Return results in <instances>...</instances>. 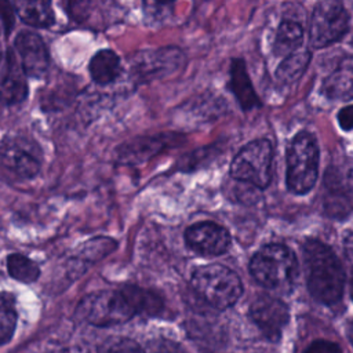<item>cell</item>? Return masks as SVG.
Instances as JSON below:
<instances>
[{
    "label": "cell",
    "mask_w": 353,
    "mask_h": 353,
    "mask_svg": "<svg viewBox=\"0 0 353 353\" xmlns=\"http://www.w3.org/2000/svg\"><path fill=\"white\" fill-rule=\"evenodd\" d=\"M349 29V12L341 0H320L310 18L309 43L323 48L339 41Z\"/></svg>",
    "instance_id": "52a82bcc"
},
{
    "label": "cell",
    "mask_w": 353,
    "mask_h": 353,
    "mask_svg": "<svg viewBox=\"0 0 353 353\" xmlns=\"http://www.w3.org/2000/svg\"><path fill=\"white\" fill-rule=\"evenodd\" d=\"M250 316L269 339L276 341L288 321V307L283 301L263 295L251 305Z\"/></svg>",
    "instance_id": "8fae6325"
},
{
    "label": "cell",
    "mask_w": 353,
    "mask_h": 353,
    "mask_svg": "<svg viewBox=\"0 0 353 353\" xmlns=\"http://www.w3.org/2000/svg\"><path fill=\"white\" fill-rule=\"evenodd\" d=\"M302 39H303V29L298 22L292 19L281 21L274 37V44H273L274 55L287 57L292 54L295 50L299 48Z\"/></svg>",
    "instance_id": "ac0fdd59"
},
{
    "label": "cell",
    "mask_w": 353,
    "mask_h": 353,
    "mask_svg": "<svg viewBox=\"0 0 353 353\" xmlns=\"http://www.w3.org/2000/svg\"><path fill=\"white\" fill-rule=\"evenodd\" d=\"M0 18L8 30L10 26H12V11L8 0H0Z\"/></svg>",
    "instance_id": "83f0119b"
},
{
    "label": "cell",
    "mask_w": 353,
    "mask_h": 353,
    "mask_svg": "<svg viewBox=\"0 0 353 353\" xmlns=\"http://www.w3.org/2000/svg\"><path fill=\"white\" fill-rule=\"evenodd\" d=\"M0 161L14 174L32 178L40 168V152L33 142L25 138H12L3 143Z\"/></svg>",
    "instance_id": "ba28073f"
},
{
    "label": "cell",
    "mask_w": 353,
    "mask_h": 353,
    "mask_svg": "<svg viewBox=\"0 0 353 353\" xmlns=\"http://www.w3.org/2000/svg\"><path fill=\"white\" fill-rule=\"evenodd\" d=\"M88 353H143V350L130 338L112 336L94 346Z\"/></svg>",
    "instance_id": "cb8c5ba5"
},
{
    "label": "cell",
    "mask_w": 353,
    "mask_h": 353,
    "mask_svg": "<svg viewBox=\"0 0 353 353\" xmlns=\"http://www.w3.org/2000/svg\"><path fill=\"white\" fill-rule=\"evenodd\" d=\"M346 334H347V338H349V341H350V343H352V346H353V320L347 324V327H346Z\"/></svg>",
    "instance_id": "4dcf8cb0"
},
{
    "label": "cell",
    "mask_w": 353,
    "mask_h": 353,
    "mask_svg": "<svg viewBox=\"0 0 353 353\" xmlns=\"http://www.w3.org/2000/svg\"><path fill=\"white\" fill-rule=\"evenodd\" d=\"M77 316L90 324L108 327L120 324L137 314L125 287L87 295L77 306Z\"/></svg>",
    "instance_id": "3957f363"
},
{
    "label": "cell",
    "mask_w": 353,
    "mask_h": 353,
    "mask_svg": "<svg viewBox=\"0 0 353 353\" xmlns=\"http://www.w3.org/2000/svg\"><path fill=\"white\" fill-rule=\"evenodd\" d=\"M319 146L306 131L298 132L287 150V186L296 194L307 193L317 179Z\"/></svg>",
    "instance_id": "277c9868"
},
{
    "label": "cell",
    "mask_w": 353,
    "mask_h": 353,
    "mask_svg": "<svg viewBox=\"0 0 353 353\" xmlns=\"http://www.w3.org/2000/svg\"><path fill=\"white\" fill-rule=\"evenodd\" d=\"M321 91L330 99L353 98V55L341 59L338 66L324 79Z\"/></svg>",
    "instance_id": "9a60e30c"
},
{
    "label": "cell",
    "mask_w": 353,
    "mask_h": 353,
    "mask_svg": "<svg viewBox=\"0 0 353 353\" xmlns=\"http://www.w3.org/2000/svg\"><path fill=\"white\" fill-rule=\"evenodd\" d=\"M163 146H164V139L161 137L139 139V141L128 143L121 150V157L123 159H141V157H146L148 154L150 156V154L159 152Z\"/></svg>",
    "instance_id": "603a6c76"
},
{
    "label": "cell",
    "mask_w": 353,
    "mask_h": 353,
    "mask_svg": "<svg viewBox=\"0 0 353 353\" xmlns=\"http://www.w3.org/2000/svg\"><path fill=\"white\" fill-rule=\"evenodd\" d=\"M0 58H1V44H0Z\"/></svg>",
    "instance_id": "836d02e7"
},
{
    "label": "cell",
    "mask_w": 353,
    "mask_h": 353,
    "mask_svg": "<svg viewBox=\"0 0 353 353\" xmlns=\"http://www.w3.org/2000/svg\"><path fill=\"white\" fill-rule=\"evenodd\" d=\"M153 6H159V7H165V6H171L172 3H175L176 0H146Z\"/></svg>",
    "instance_id": "f546056e"
},
{
    "label": "cell",
    "mask_w": 353,
    "mask_h": 353,
    "mask_svg": "<svg viewBox=\"0 0 353 353\" xmlns=\"http://www.w3.org/2000/svg\"><path fill=\"white\" fill-rule=\"evenodd\" d=\"M121 72L119 57L110 50L98 51L90 62V73L99 84L114 81Z\"/></svg>",
    "instance_id": "d6986e66"
},
{
    "label": "cell",
    "mask_w": 353,
    "mask_h": 353,
    "mask_svg": "<svg viewBox=\"0 0 353 353\" xmlns=\"http://www.w3.org/2000/svg\"><path fill=\"white\" fill-rule=\"evenodd\" d=\"M350 294H352V298H353V276H352V281H350Z\"/></svg>",
    "instance_id": "1f68e13d"
},
{
    "label": "cell",
    "mask_w": 353,
    "mask_h": 353,
    "mask_svg": "<svg viewBox=\"0 0 353 353\" xmlns=\"http://www.w3.org/2000/svg\"><path fill=\"white\" fill-rule=\"evenodd\" d=\"M25 72L12 52H8L4 69L0 74V102L15 105L22 102L28 94Z\"/></svg>",
    "instance_id": "5bb4252c"
},
{
    "label": "cell",
    "mask_w": 353,
    "mask_h": 353,
    "mask_svg": "<svg viewBox=\"0 0 353 353\" xmlns=\"http://www.w3.org/2000/svg\"><path fill=\"white\" fill-rule=\"evenodd\" d=\"M303 256L312 296L325 305L338 302L343 292L345 272L334 251L319 240H307Z\"/></svg>",
    "instance_id": "6da1fadb"
},
{
    "label": "cell",
    "mask_w": 353,
    "mask_h": 353,
    "mask_svg": "<svg viewBox=\"0 0 353 353\" xmlns=\"http://www.w3.org/2000/svg\"><path fill=\"white\" fill-rule=\"evenodd\" d=\"M250 272L261 285L274 288L295 277L298 262L287 245L268 244L252 256Z\"/></svg>",
    "instance_id": "5b68a950"
},
{
    "label": "cell",
    "mask_w": 353,
    "mask_h": 353,
    "mask_svg": "<svg viewBox=\"0 0 353 353\" xmlns=\"http://www.w3.org/2000/svg\"><path fill=\"white\" fill-rule=\"evenodd\" d=\"M338 124L342 130L345 131H352L353 130V103L343 106L338 112Z\"/></svg>",
    "instance_id": "4316f807"
},
{
    "label": "cell",
    "mask_w": 353,
    "mask_h": 353,
    "mask_svg": "<svg viewBox=\"0 0 353 353\" xmlns=\"http://www.w3.org/2000/svg\"><path fill=\"white\" fill-rule=\"evenodd\" d=\"M305 353H342V350L336 343L331 341L317 339L306 347Z\"/></svg>",
    "instance_id": "484cf974"
},
{
    "label": "cell",
    "mask_w": 353,
    "mask_h": 353,
    "mask_svg": "<svg viewBox=\"0 0 353 353\" xmlns=\"http://www.w3.org/2000/svg\"><path fill=\"white\" fill-rule=\"evenodd\" d=\"M19 17L36 28L50 26L54 21L51 0H14Z\"/></svg>",
    "instance_id": "e0dca14e"
},
{
    "label": "cell",
    "mask_w": 353,
    "mask_h": 353,
    "mask_svg": "<svg viewBox=\"0 0 353 353\" xmlns=\"http://www.w3.org/2000/svg\"><path fill=\"white\" fill-rule=\"evenodd\" d=\"M324 207L332 216L353 212V175L330 170L324 176Z\"/></svg>",
    "instance_id": "30bf717a"
},
{
    "label": "cell",
    "mask_w": 353,
    "mask_h": 353,
    "mask_svg": "<svg viewBox=\"0 0 353 353\" xmlns=\"http://www.w3.org/2000/svg\"><path fill=\"white\" fill-rule=\"evenodd\" d=\"M183 65V52L178 47H163L139 54L134 72L141 80H150L174 73Z\"/></svg>",
    "instance_id": "9c48e42d"
},
{
    "label": "cell",
    "mask_w": 353,
    "mask_h": 353,
    "mask_svg": "<svg viewBox=\"0 0 353 353\" xmlns=\"http://www.w3.org/2000/svg\"><path fill=\"white\" fill-rule=\"evenodd\" d=\"M273 149L268 139H255L234 156L230 164V175L256 188H265L272 176Z\"/></svg>",
    "instance_id": "8992f818"
},
{
    "label": "cell",
    "mask_w": 353,
    "mask_h": 353,
    "mask_svg": "<svg viewBox=\"0 0 353 353\" xmlns=\"http://www.w3.org/2000/svg\"><path fill=\"white\" fill-rule=\"evenodd\" d=\"M15 48L19 54V63L30 77H41L48 68V54L43 40L32 33L22 32L15 39Z\"/></svg>",
    "instance_id": "4fadbf2b"
},
{
    "label": "cell",
    "mask_w": 353,
    "mask_h": 353,
    "mask_svg": "<svg viewBox=\"0 0 353 353\" xmlns=\"http://www.w3.org/2000/svg\"><path fill=\"white\" fill-rule=\"evenodd\" d=\"M345 251H346V255L349 258L353 259V232H350L346 237H345Z\"/></svg>",
    "instance_id": "f1b7e54d"
},
{
    "label": "cell",
    "mask_w": 353,
    "mask_h": 353,
    "mask_svg": "<svg viewBox=\"0 0 353 353\" xmlns=\"http://www.w3.org/2000/svg\"><path fill=\"white\" fill-rule=\"evenodd\" d=\"M186 244L204 255L223 254L230 245L229 232L214 222H199L185 232Z\"/></svg>",
    "instance_id": "7c38bea8"
},
{
    "label": "cell",
    "mask_w": 353,
    "mask_h": 353,
    "mask_svg": "<svg viewBox=\"0 0 353 353\" xmlns=\"http://www.w3.org/2000/svg\"><path fill=\"white\" fill-rule=\"evenodd\" d=\"M312 55L309 51L292 52L281 61L276 69V79L281 84H292L305 73L309 66Z\"/></svg>",
    "instance_id": "ffe728a7"
},
{
    "label": "cell",
    "mask_w": 353,
    "mask_h": 353,
    "mask_svg": "<svg viewBox=\"0 0 353 353\" xmlns=\"http://www.w3.org/2000/svg\"><path fill=\"white\" fill-rule=\"evenodd\" d=\"M229 87L243 110H251L261 106V99L254 90L245 62L241 58L232 59Z\"/></svg>",
    "instance_id": "2e32d148"
},
{
    "label": "cell",
    "mask_w": 353,
    "mask_h": 353,
    "mask_svg": "<svg viewBox=\"0 0 353 353\" xmlns=\"http://www.w3.org/2000/svg\"><path fill=\"white\" fill-rule=\"evenodd\" d=\"M192 285L201 299L216 309L232 306L243 292L239 276L218 263L197 268L192 276Z\"/></svg>",
    "instance_id": "7a4b0ae2"
},
{
    "label": "cell",
    "mask_w": 353,
    "mask_h": 353,
    "mask_svg": "<svg viewBox=\"0 0 353 353\" xmlns=\"http://www.w3.org/2000/svg\"><path fill=\"white\" fill-rule=\"evenodd\" d=\"M91 4L92 0H65L68 14L76 21H84L87 18Z\"/></svg>",
    "instance_id": "d4e9b609"
},
{
    "label": "cell",
    "mask_w": 353,
    "mask_h": 353,
    "mask_svg": "<svg viewBox=\"0 0 353 353\" xmlns=\"http://www.w3.org/2000/svg\"><path fill=\"white\" fill-rule=\"evenodd\" d=\"M7 269L11 277L22 283L36 281L40 274L37 265L21 254H12L8 256Z\"/></svg>",
    "instance_id": "7402d4cb"
},
{
    "label": "cell",
    "mask_w": 353,
    "mask_h": 353,
    "mask_svg": "<svg viewBox=\"0 0 353 353\" xmlns=\"http://www.w3.org/2000/svg\"><path fill=\"white\" fill-rule=\"evenodd\" d=\"M51 353H68V352H65V350H57V352H51Z\"/></svg>",
    "instance_id": "d6a6232c"
},
{
    "label": "cell",
    "mask_w": 353,
    "mask_h": 353,
    "mask_svg": "<svg viewBox=\"0 0 353 353\" xmlns=\"http://www.w3.org/2000/svg\"><path fill=\"white\" fill-rule=\"evenodd\" d=\"M15 298L10 292H0V345L7 343L15 331Z\"/></svg>",
    "instance_id": "44dd1931"
}]
</instances>
